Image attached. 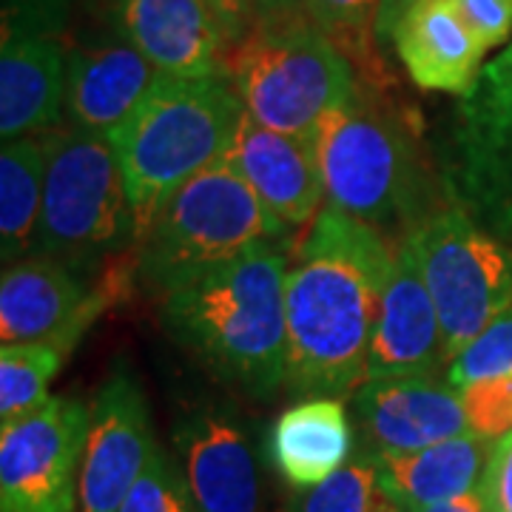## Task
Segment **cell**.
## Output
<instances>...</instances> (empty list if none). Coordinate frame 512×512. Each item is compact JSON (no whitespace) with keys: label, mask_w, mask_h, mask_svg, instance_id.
Segmentation results:
<instances>
[{"label":"cell","mask_w":512,"mask_h":512,"mask_svg":"<svg viewBox=\"0 0 512 512\" xmlns=\"http://www.w3.org/2000/svg\"><path fill=\"white\" fill-rule=\"evenodd\" d=\"M222 74L259 126L308 143L356 89L350 60L308 15L254 20L228 43Z\"/></svg>","instance_id":"6"},{"label":"cell","mask_w":512,"mask_h":512,"mask_svg":"<svg viewBox=\"0 0 512 512\" xmlns=\"http://www.w3.org/2000/svg\"><path fill=\"white\" fill-rule=\"evenodd\" d=\"M453 387L512 379V308L493 319L447 367Z\"/></svg>","instance_id":"27"},{"label":"cell","mask_w":512,"mask_h":512,"mask_svg":"<svg viewBox=\"0 0 512 512\" xmlns=\"http://www.w3.org/2000/svg\"><path fill=\"white\" fill-rule=\"evenodd\" d=\"M308 3H311V0H256L254 20L296 18V15H308Z\"/></svg>","instance_id":"35"},{"label":"cell","mask_w":512,"mask_h":512,"mask_svg":"<svg viewBox=\"0 0 512 512\" xmlns=\"http://www.w3.org/2000/svg\"><path fill=\"white\" fill-rule=\"evenodd\" d=\"M72 0H3V37H57L69 23Z\"/></svg>","instance_id":"30"},{"label":"cell","mask_w":512,"mask_h":512,"mask_svg":"<svg viewBox=\"0 0 512 512\" xmlns=\"http://www.w3.org/2000/svg\"><path fill=\"white\" fill-rule=\"evenodd\" d=\"M447 362L439 311L424 282L413 245L396 248L393 271L384 285L382 308L370 339L367 382L410 373H441Z\"/></svg>","instance_id":"16"},{"label":"cell","mask_w":512,"mask_h":512,"mask_svg":"<svg viewBox=\"0 0 512 512\" xmlns=\"http://www.w3.org/2000/svg\"><path fill=\"white\" fill-rule=\"evenodd\" d=\"M404 72L424 92L467 97L484 72L487 49L461 20L453 0H419L393 35Z\"/></svg>","instance_id":"19"},{"label":"cell","mask_w":512,"mask_h":512,"mask_svg":"<svg viewBox=\"0 0 512 512\" xmlns=\"http://www.w3.org/2000/svg\"><path fill=\"white\" fill-rule=\"evenodd\" d=\"M461 402L470 433L487 441H498L512 433V379L461 387Z\"/></svg>","instance_id":"29"},{"label":"cell","mask_w":512,"mask_h":512,"mask_svg":"<svg viewBox=\"0 0 512 512\" xmlns=\"http://www.w3.org/2000/svg\"><path fill=\"white\" fill-rule=\"evenodd\" d=\"M245 106L225 80L157 74L154 86L109 137L143 239L177 188L228 157ZM140 245V242H137Z\"/></svg>","instance_id":"4"},{"label":"cell","mask_w":512,"mask_h":512,"mask_svg":"<svg viewBox=\"0 0 512 512\" xmlns=\"http://www.w3.org/2000/svg\"><path fill=\"white\" fill-rule=\"evenodd\" d=\"M316 157L328 202L399 248L439 208L444 183L433 180L419 134L384 100L382 83L356 89L316 131Z\"/></svg>","instance_id":"3"},{"label":"cell","mask_w":512,"mask_h":512,"mask_svg":"<svg viewBox=\"0 0 512 512\" xmlns=\"http://www.w3.org/2000/svg\"><path fill=\"white\" fill-rule=\"evenodd\" d=\"M353 444L356 436L345 402L336 396H311L291 404L276 419L268 453L293 490H311L348 464Z\"/></svg>","instance_id":"21"},{"label":"cell","mask_w":512,"mask_h":512,"mask_svg":"<svg viewBox=\"0 0 512 512\" xmlns=\"http://www.w3.org/2000/svg\"><path fill=\"white\" fill-rule=\"evenodd\" d=\"M120 512H200V507L185 481L183 467L163 447H157Z\"/></svg>","instance_id":"28"},{"label":"cell","mask_w":512,"mask_h":512,"mask_svg":"<svg viewBox=\"0 0 512 512\" xmlns=\"http://www.w3.org/2000/svg\"><path fill=\"white\" fill-rule=\"evenodd\" d=\"M157 69L126 37H94L74 43L66 60L69 128L109 140L140 106L157 80Z\"/></svg>","instance_id":"18"},{"label":"cell","mask_w":512,"mask_h":512,"mask_svg":"<svg viewBox=\"0 0 512 512\" xmlns=\"http://www.w3.org/2000/svg\"><path fill=\"white\" fill-rule=\"evenodd\" d=\"M382 0H311L308 18L325 32L330 43L356 66L362 80L379 83L382 66L376 52V20Z\"/></svg>","instance_id":"25"},{"label":"cell","mask_w":512,"mask_h":512,"mask_svg":"<svg viewBox=\"0 0 512 512\" xmlns=\"http://www.w3.org/2000/svg\"><path fill=\"white\" fill-rule=\"evenodd\" d=\"M117 293L111 279L94 282L46 256L3 268L0 339L3 345H55L66 356Z\"/></svg>","instance_id":"11"},{"label":"cell","mask_w":512,"mask_h":512,"mask_svg":"<svg viewBox=\"0 0 512 512\" xmlns=\"http://www.w3.org/2000/svg\"><path fill=\"white\" fill-rule=\"evenodd\" d=\"M109 20L157 72L222 74L228 40L205 0H109Z\"/></svg>","instance_id":"17"},{"label":"cell","mask_w":512,"mask_h":512,"mask_svg":"<svg viewBox=\"0 0 512 512\" xmlns=\"http://www.w3.org/2000/svg\"><path fill=\"white\" fill-rule=\"evenodd\" d=\"M154 450L146 393L131 367L117 365L92 402L80 467V512H120Z\"/></svg>","instance_id":"12"},{"label":"cell","mask_w":512,"mask_h":512,"mask_svg":"<svg viewBox=\"0 0 512 512\" xmlns=\"http://www.w3.org/2000/svg\"><path fill=\"white\" fill-rule=\"evenodd\" d=\"M441 183L495 237L512 239V43L461 97Z\"/></svg>","instance_id":"9"},{"label":"cell","mask_w":512,"mask_h":512,"mask_svg":"<svg viewBox=\"0 0 512 512\" xmlns=\"http://www.w3.org/2000/svg\"><path fill=\"white\" fill-rule=\"evenodd\" d=\"M66 362L55 345H3L0 350V424L32 416L49 402V384Z\"/></svg>","instance_id":"24"},{"label":"cell","mask_w":512,"mask_h":512,"mask_svg":"<svg viewBox=\"0 0 512 512\" xmlns=\"http://www.w3.org/2000/svg\"><path fill=\"white\" fill-rule=\"evenodd\" d=\"M419 0H382L379 6V20H376V37L379 43H393V35L399 29L404 15L416 6Z\"/></svg>","instance_id":"34"},{"label":"cell","mask_w":512,"mask_h":512,"mask_svg":"<svg viewBox=\"0 0 512 512\" xmlns=\"http://www.w3.org/2000/svg\"><path fill=\"white\" fill-rule=\"evenodd\" d=\"M288 237L285 225L225 157L157 208L137 245L134 276L148 293L163 299L254 245L288 242Z\"/></svg>","instance_id":"5"},{"label":"cell","mask_w":512,"mask_h":512,"mask_svg":"<svg viewBox=\"0 0 512 512\" xmlns=\"http://www.w3.org/2000/svg\"><path fill=\"white\" fill-rule=\"evenodd\" d=\"M393 259L396 248L379 231L330 202L322 208L288 265L291 396L342 399L367 382L370 339Z\"/></svg>","instance_id":"1"},{"label":"cell","mask_w":512,"mask_h":512,"mask_svg":"<svg viewBox=\"0 0 512 512\" xmlns=\"http://www.w3.org/2000/svg\"><path fill=\"white\" fill-rule=\"evenodd\" d=\"M453 6L487 52L510 40L512 0H453Z\"/></svg>","instance_id":"31"},{"label":"cell","mask_w":512,"mask_h":512,"mask_svg":"<svg viewBox=\"0 0 512 512\" xmlns=\"http://www.w3.org/2000/svg\"><path fill=\"white\" fill-rule=\"evenodd\" d=\"M37 254L86 279L109 271L117 256L137 254V220L109 140L77 128H52ZM111 279V276H106Z\"/></svg>","instance_id":"7"},{"label":"cell","mask_w":512,"mask_h":512,"mask_svg":"<svg viewBox=\"0 0 512 512\" xmlns=\"http://www.w3.org/2000/svg\"><path fill=\"white\" fill-rule=\"evenodd\" d=\"M439 311L447 365L512 308V245L450 202L407 237Z\"/></svg>","instance_id":"8"},{"label":"cell","mask_w":512,"mask_h":512,"mask_svg":"<svg viewBox=\"0 0 512 512\" xmlns=\"http://www.w3.org/2000/svg\"><path fill=\"white\" fill-rule=\"evenodd\" d=\"M262 242L163 296V328L214 379L271 399L288 379V254Z\"/></svg>","instance_id":"2"},{"label":"cell","mask_w":512,"mask_h":512,"mask_svg":"<svg viewBox=\"0 0 512 512\" xmlns=\"http://www.w3.org/2000/svg\"><path fill=\"white\" fill-rule=\"evenodd\" d=\"M478 490L487 512H512V433L495 441Z\"/></svg>","instance_id":"32"},{"label":"cell","mask_w":512,"mask_h":512,"mask_svg":"<svg viewBox=\"0 0 512 512\" xmlns=\"http://www.w3.org/2000/svg\"><path fill=\"white\" fill-rule=\"evenodd\" d=\"M291 512H407L382 484L376 456L362 450L356 458L330 476L328 481L316 484L311 490H302L299 501Z\"/></svg>","instance_id":"26"},{"label":"cell","mask_w":512,"mask_h":512,"mask_svg":"<svg viewBox=\"0 0 512 512\" xmlns=\"http://www.w3.org/2000/svg\"><path fill=\"white\" fill-rule=\"evenodd\" d=\"M69 49L57 37H3L0 46V134L3 143L37 137L66 114Z\"/></svg>","instance_id":"20"},{"label":"cell","mask_w":512,"mask_h":512,"mask_svg":"<svg viewBox=\"0 0 512 512\" xmlns=\"http://www.w3.org/2000/svg\"><path fill=\"white\" fill-rule=\"evenodd\" d=\"M174 444L200 512H265L259 458L231 416L194 410L177 424Z\"/></svg>","instance_id":"14"},{"label":"cell","mask_w":512,"mask_h":512,"mask_svg":"<svg viewBox=\"0 0 512 512\" xmlns=\"http://www.w3.org/2000/svg\"><path fill=\"white\" fill-rule=\"evenodd\" d=\"M92 404L52 396L0 430V512H74Z\"/></svg>","instance_id":"10"},{"label":"cell","mask_w":512,"mask_h":512,"mask_svg":"<svg viewBox=\"0 0 512 512\" xmlns=\"http://www.w3.org/2000/svg\"><path fill=\"white\" fill-rule=\"evenodd\" d=\"M228 160L288 234L311 228L328 205L316 146L259 126L248 111L239 123Z\"/></svg>","instance_id":"15"},{"label":"cell","mask_w":512,"mask_h":512,"mask_svg":"<svg viewBox=\"0 0 512 512\" xmlns=\"http://www.w3.org/2000/svg\"><path fill=\"white\" fill-rule=\"evenodd\" d=\"M208 9L214 12V18L225 32V40L234 43L251 29L256 15V0H205Z\"/></svg>","instance_id":"33"},{"label":"cell","mask_w":512,"mask_h":512,"mask_svg":"<svg viewBox=\"0 0 512 512\" xmlns=\"http://www.w3.org/2000/svg\"><path fill=\"white\" fill-rule=\"evenodd\" d=\"M43 134L3 143L0 151V256L3 268L37 254L43 188H46Z\"/></svg>","instance_id":"23"},{"label":"cell","mask_w":512,"mask_h":512,"mask_svg":"<svg viewBox=\"0 0 512 512\" xmlns=\"http://www.w3.org/2000/svg\"><path fill=\"white\" fill-rule=\"evenodd\" d=\"M356 419L370 453H416L470 433L461 390L441 373L370 379L356 390Z\"/></svg>","instance_id":"13"},{"label":"cell","mask_w":512,"mask_h":512,"mask_svg":"<svg viewBox=\"0 0 512 512\" xmlns=\"http://www.w3.org/2000/svg\"><path fill=\"white\" fill-rule=\"evenodd\" d=\"M495 441L464 433L416 453H373L382 484L404 510L453 501L481 487ZM370 453V450H367Z\"/></svg>","instance_id":"22"},{"label":"cell","mask_w":512,"mask_h":512,"mask_svg":"<svg viewBox=\"0 0 512 512\" xmlns=\"http://www.w3.org/2000/svg\"><path fill=\"white\" fill-rule=\"evenodd\" d=\"M410 512H487V507H484L481 490H473V493L458 495V498H453V501L433 504V507H419V510H410Z\"/></svg>","instance_id":"36"}]
</instances>
